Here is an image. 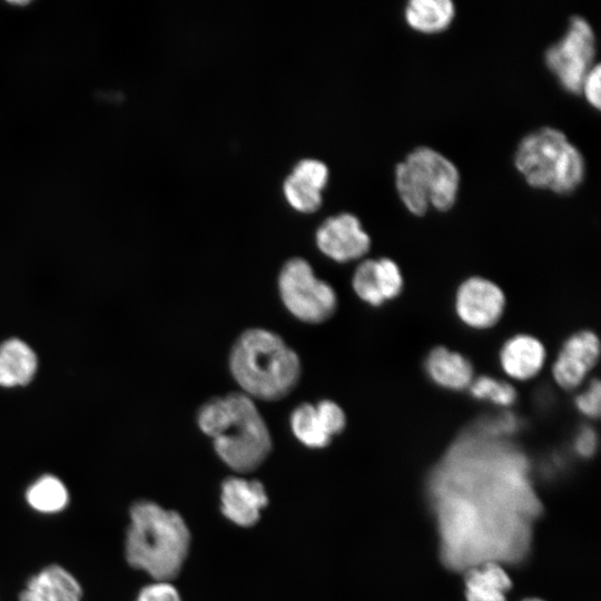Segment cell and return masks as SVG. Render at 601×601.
<instances>
[{"mask_svg":"<svg viewBox=\"0 0 601 601\" xmlns=\"http://www.w3.org/2000/svg\"><path fill=\"white\" fill-rule=\"evenodd\" d=\"M191 543L184 518L160 504L140 500L129 510L125 556L152 580H173L183 569Z\"/></svg>","mask_w":601,"mask_h":601,"instance_id":"1","label":"cell"},{"mask_svg":"<svg viewBox=\"0 0 601 601\" xmlns=\"http://www.w3.org/2000/svg\"><path fill=\"white\" fill-rule=\"evenodd\" d=\"M228 363L242 392L253 400H282L296 387L300 376L296 352L265 328L244 331L230 349Z\"/></svg>","mask_w":601,"mask_h":601,"instance_id":"2","label":"cell"},{"mask_svg":"<svg viewBox=\"0 0 601 601\" xmlns=\"http://www.w3.org/2000/svg\"><path fill=\"white\" fill-rule=\"evenodd\" d=\"M514 166L529 186L560 195L574 191L585 175L580 150L553 127L524 136L515 149Z\"/></svg>","mask_w":601,"mask_h":601,"instance_id":"3","label":"cell"},{"mask_svg":"<svg viewBox=\"0 0 601 601\" xmlns=\"http://www.w3.org/2000/svg\"><path fill=\"white\" fill-rule=\"evenodd\" d=\"M395 187L405 208L423 216L428 208L450 210L457 198L460 174L456 166L431 147H417L395 168Z\"/></svg>","mask_w":601,"mask_h":601,"instance_id":"4","label":"cell"},{"mask_svg":"<svg viewBox=\"0 0 601 601\" xmlns=\"http://www.w3.org/2000/svg\"><path fill=\"white\" fill-rule=\"evenodd\" d=\"M229 418L213 439L215 452L233 471L248 473L267 459L273 442L268 426L254 400L243 392L227 394Z\"/></svg>","mask_w":601,"mask_h":601,"instance_id":"5","label":"cell"},{"mask_svg":"<svg viewBox=\"0 0 601 601\" xmlns=\"http://www.w3.org/2000/svg\"><path fill=\"white\" fill-rule=\"evenodd\" d=\"M277 285L283 304L302 322L319 324L336 312L337 295L334 288L317 278L309 263L302 257L286 260Z\"/></svg>","mask_w":601,"mask_h":601,"instance_id":"6","label":"cell"},{"mask_svg":"<svg viewBox=\"0 0 601 601\" xmlns=\"http://www.w3.org/2000/svg\"><path fill=\"white\" fill-rule=\"evenodd\" d=\"M595 36L582 17L570 19L564 35L548 48L544 62L563 89L580 93L582 81L595 65Z\"/></svg>","mask_w":601,"mask_h":601,"instance_id":"7","label":"cell"},{"mask_svg":"<svg viewBox=\"0 0 601 601\" xmlns=\"http://www.w3.org/2000/svg\"><path fill=\"white\" fill-rule=\"evenodd\" d=\"M505 306L503 289L482 276L464 279L454 295V312L459 321L475 331L495 326L503 317Z\"/></svg>","mask_w":601,"mask_h":601,"instance_id":"8","label":"cell"},{"mask_svg":"<svg viewBox=\"0 0 601 601\" xmlns=\"http://www.w3.org/2000/svg\"><path fill=\"white\" fill-rule=\"evenodd\" d=\"M316 244L327 257L338 263L362 258L371 247V237L354 214L327 217L316 230Z\"/></svg>","mask_w":601,"mask_h":601,"instance_id":"9","label":"cell"},{"mask_svg":"<svg viewBox=\"0 0 601 601\" xmlns=\"http://www.w3.org/2000/svg\"><path fill=\"white\" fill-rule=\"evenodd\" d=\"M219 497L223 515L243 528L256 524L268 504L263 483L240 475L228 476L223 481Z\"/></svg>","mask_w":601,"mask_h":601,"instance_id":"10","label":"cell"},{"mask_svg":"<svg viewBox=\"0 0 601 601\" xmlns=\"http://www.w3.org/2000/svg\"><path fill=\"white\" fill-rule=\"evenodd\" d=\"M40 371L37 349L20 336L0 341V390L13 392L28 388Z\"/></svg>","mask_w":601,"mask_h":601,"instance_id":"11","label":"cell"},{"mask_svg":"<svg viewBox=\"0 0 601 601\" xmlns=\"http://www.w3.org/2000/svg\"><path fill=\"white\" fill-rule=\"evenodd\" d=\"M328 179L327 165L316 158L298 160L283 183L284 195L292 207L303 213L322 204V189Z\"/></svg>","mask_w":601,"mask_h":601,"instance_id":"12","label":"cell"},{"mask_svg":"<svg viewBox=\"0 0 601 601\" xmlns=\"http://www.w3.org/2000/svg\"><path fill=\"white\" fill-rule=\"evenodd\" d=\"M546 349L535 336L520 333L509 337L500 348L499 363L504 374L519 382L535 377L545 365Z\"/></svg>","mask_w":601,"mask_h":601,"instance_id":"13","label":"cell"},{"mask_svg":"<svg viewBox=\"0 0 601 601\" xmlns=\"http://www.w3.org/2000/svg\"><path fill=\"white\" fill-rule=\"evenodd\" d=\"M423 367L428 380L446 391L467 390L475 377L472 362L443 345L433 347L426 354Z\"/></svg>","mask_w":601,"mask_h":601,"instance_id":"14","label":"cell"},{"mask_svg":"<svg viewBox=\"0 0 601 601\" xmlns=\"http://www.w3.org/2000/svg\"><path fill=\"white\" fill-rule=\"evenodd\" d=\"M19 601H82V588L67 569L50 564L28 580Z\"/></svg>","mask_w":601,"mask_h":601,"instance_id":"15","label":"cell"},{"mask_svg":"<svg viewBox=\"0 0 601 601\" xmlns=\"http://www.w3.org/2000/svg\"><path fill=\"white\" fill-rule=\"evenodd\" d=\"M512 580L496 560L472 565L464 577L465 601H508Z\"/></svg>","mask_w":601,"mask_h":601,"instance_id":"16","label":"cell"},{"mask_svg":"<svg viewBox=\"0 0 601 601\" xmlns=\"http://www.w3.org/2000/svg\"><path fill=\"white\" fill-rule=\"evenodd\" d=\"M455 17L450 0H411L404 8V19L415 31L433 35L447 29Z\"/></svg>","mask_w":601,"mask_h":601,"instance_id":"17","label":"cell"},{"mask_svg":"<svg viewBox=\"0 0 601 601\" xmlns=\"http://www.w3.org/2000/svg\"><path fill=\"white\" fill-rule=\"evenodd\" d=\"M24 497L32 510L42 514L61 512L70 500L66 483L52 473L36 477L27 487Z\"/></svg>","mask_w":601,"mask_h":601,"instance_id":"18","label":"cell"},{"mask_svg":"<svg viewBox=\"0 0 601 601\" xmlns=\"http://www.w3.org/2000/svg\"><path fill=\"white\" fill-rule=\"evenodd\" d=\"M289 422L294 436L307 447L323 449L333 440L313 404L303 403L295 407Z\"/></svg>","mask_w":601,"mask_h":601,"instance_id":"19","label":"cell"},{"mask_svg":"<svg viewBox=\"0 0 601 601\" xmlns=\"http://www.w3.org/2000/svg\"><path fill=\"white\" fill-rule=\"evenodd\" d=\"M467 391L473 398L485 401L502 408L511 407L518 398L516 390L509 382L480 375L473 378Z\"/></svg>","mask_w":601,"mask_h":601,"instance_id":"20","label":"cell"},{"mask_svg":"<svg viewBox=\"0 0 601 601\" xmlns=\"http://www.w3.org/2000/svg\"><path fill=\"white\" fill-rule=\"evenodd\" d=\"M352 287L356 296L364 303L373 307H381L385 304L375 269V259H363L355 268L352 277Z\"/></svg>","mask_w":601,"mask_h":601,"instance_id":"21","label":"cell"},{"mask_svg":"<svg viewBox=\"0 0 601 601\" xmlns=\"http://www.w3.org/2000/svg\"><path fill=\"white\" fill-rule=\"evenodd\" d=\"M600 347V339L593 331L581 329L566 337L560 351L578 358L592 371L599 362Z\"/></svg>","mask_w":601,"mask_h":601,"instance_id":"22","label":"cell"},{"mask_svg":"<svg viewBox=\"0 0 601 601\" xmlns=\"http://www.w3.org/2000/svg\"><path fill=\"white\" fill-rule=\"evenodd\" d=\"M589 372L590 370L583 363L561 351L551 367L554 382L565 391L579 388L585 381Z\"/></svg>","mask_w":601,"mask_h":601,"instance_id":"23","label":"cell"},{"mask_svg":"<svg viewBox=\"0 0 601 601\" xmlns=\"http://www.w3.org/2000/svg\"><path fill=\"white\" fill-rule=\"evenodd\" d=\"M228 418L229 408L226 397H214L200 406L197 424L204 434L214 439L223 432Z\"/></svg>","mask_w":601,"mask_h":601,"instance_id":"24","label":"cell"},{"mask_svg":"<svg viewBox=\"0 0 601 601\" xmlns=\"http://www.w3.org/2000/svg\"><path fill=\"white\" fill-rule=\"evenodd\" d=\"M375 269L384 302L398 297L404 288V277L396 262L388 257L376 258Z\"/></svg>","mask_w":601,"mask_h":601,"instance_id":"25","label":"cell"},{"mask_svg":"<svg viewBox=\"0 0 601 601\" xmlns=\"http://www.w3.org/2000/svg\"><path fill=\"white\" fill-rule=\"evenodd\" d=\"M520 421L512 412L504 411L479 421L475 428L492 437L503 439L519 428Z\"/></svg>","mask_w":601,"mask_h":601,"instance_id":"26","label":"cell"},{"mask_svg":"<svg viewBox=\"0 0 601 601\" xmlns=\"http://www.w3.org/2000/svg\"><path fill=\"white\" fill-rule=\"evenodd\" d=\"M315 408L332 439L343 432L346 426V415L337 403L322 400L315 404Z\"/></svg>","mask_w":601,"mask_h":601,"instance_id":"27","label":"cell"},{"mask_svg":"<svg viewBox=\"0 0 601 601\" xmlns=\"http://www.w3.org/2000/svg\"><path fill=\"white\" fill-rule=\"evenodd\" d=\"M574 406L588 418H598L601 410V384L593 378L589 385L574 397Z\"/></svg>","mask_w":601,"mask_h":601,"instance_id":"28","label":"cell"},{"mask_svg":"<svg viewBox=\"0 0 601 601\" xmlns=\"http://www.w3.org/2000/svg\"><path fill=\"white\" fill-rule=\"evenodd\" d=\"M135 601H183V599L170 581L152 580L140 589Z\"/></svg>","mask_w":601,"mask_h":601,"instance_id":"29","label":"cell"},{"mask_svg":"<svg viewBox=\"0 0 601 601\" xmlns=\"http://www.w3.org/2000/svg\"><path fill=\"white\" fill-rule=\"evenodd\" d=\"M580 93L583 95L589 105L595 109L601 106V69L600 65L595 63L585 75Z\"/></svg>","mask_w":601,"mask_h":601,"instance_id":"30","label":"cell"},{"mask_svg":"<svg viewBox=\"0 0 601 601\" xmlns=\"http://www.w3.org/2000/svg\"><path fill=\"white\" fill-rule=\"evenodd\" d=\"M597 445V435L592 427L584 426L578 432L575 447L582 455H590Z\"/></svg>","mask_w":601,"mask_h":601,"instance_id":"31","label":"cell"},{"mask_svg":"<svg viewBox=\"0 0 601 601\" xmlns=\"http://www.w3.org/2000/svg\"><path fill=\"white\" fill-rule=\"evenodd\" d=\"M522 601H544V600L539 599V598H526V599H523Z\"/></svg>","mask_w":601,"mask_h":601,"instance_id":"32","label":"cell"}]
</instances>
